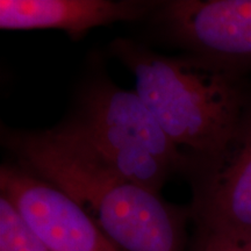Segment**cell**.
<instances>
[{"instance_id": "obj_1", "label": "cell", "mask_w": 251, "mask_h": 251, "mask_svg": "<svg viewBox=\"0 0 251 251\" xmlns=\"http://www.w3.org/2000/svg\"><path fill=\"white\" fill-rule=\"evenodd\" d=\"M21 168L83 208L119 251H190V209L124 177L74 122L41 131H2Z\"/></svg>"}, {"instance_id": "obj_2", "label": "cell", "mask_w": 251, "mask_h": 251, "mask_svg": "<svg viewBox=\"0 0 251 251\" xmlns=\"http://www.w3.org/2000/svg\"><path fill=\"white\" fill-rule=\"evenodd\" d=\"M112 49L163 130L180 151L192 153L190 165L227 148L250 103L241 75L192 56L156 54L129 40H115Z\"/></svg>"}, {"instance_id": "obj_3", "label": "cell", "mask_w": 251, "mask_h": 251, "mask_svg": "<svg viewBox=\"0 0 251 251\" xmlns=\"http://www.w3.org/2000/svg\"><path fill=\"white\" fill-rule=\"evenodd\" d=\"M72 122L124 177L158 194L172 172L190 165L135 91L93 84Z\"/></svg>"}, {"instance_id": "obj_4", "label": "cell", "mask_w": 251, "mask_h": 251, "mask_svg": "<svg viewBox=\"0 0 251 251\" xmlns=\"http://www.w3.org/2000/svg\"><path fill=\"white\" fill-rule=\"evenodd\" d=\"M153 14L192 57L241 76L251 70V0H174Z\"/></svg>"}, {"instance_id": "obj_5", "label": "cell", "mask_w": 251, "mask_h": 251, "mask_svg": "<svg viewBox=\"0 0 251 251\" xmlns=\"http://www.w3.org/2000/svg\"><path fill=\"white\" fill-rule=\"evenodd\" d=\"M0 191L51 251H119L67 194L20 165H2Z\"/></svg>"}, {"instance_id": "obj_6", "label": "cell", "mask_w": 251, "mask_h": 251, "mask_svg": "<svg viewBox=\"0 0 251 251\" xmlns=\"http://www.w3.org/2000/svg\"><path fill=\"white\" fill-rule=\"evenodd\" d=\"M191 165L198 171L190 208L197 228L251 231V101L227 148Z\"/></svg>"}, {"instance_id": "obj_7", "label": "cell", "mask_w": 251, "mask_h": 251, "mask_svg": "<svg viewBox=\"0 0 251 251\" xmlns=\"http://www.w3.org/2000/svg\"><path fill=\"white\" fill-rule=\"evenodd\" d=\"M162 1L143 0H1V29H46L67 31L72 37L94 27L118 21H133L153 14Z\"/></svg>"}, {"instance_id": "obj_8", "label": "cell", "mask_w": 251, "mask_h": 251, "mask_svg": "<svg viewBox=\"0 0 251 251\" xmlns=\"http://www.w3.org/2000/svg\"><path fill=\"white\" fill-rule=\"evenodd\" d=\"M0 251H51L4 194H0Z\"/></svg>"}, {"instance_id": "obj_9", "label": "cell", "mask_w": 251, "mask_h": 251, "mask_svg": "<svg viewBox=\"0 0 251 251\" xmlns=\"http://www.w3.org/2000/svg\"><path fill=\"white\" fill-rule=\"evenodd\" d=\"M190 251H251V231L197 228Z\"/></svg>"}]
</instances>
